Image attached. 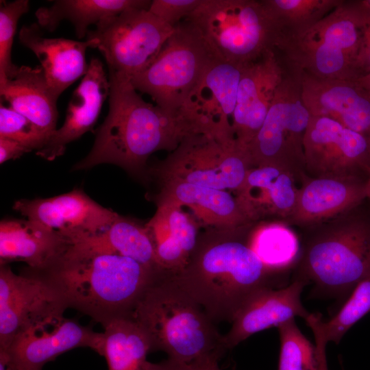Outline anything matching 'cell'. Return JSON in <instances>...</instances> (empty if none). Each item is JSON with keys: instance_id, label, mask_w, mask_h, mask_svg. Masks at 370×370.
Returning a JSON list of instances; mask_svg holds the SVG:
<instances>
[{"instance_id": "f1b7e54d", "label": "cell", "mask_w": 370, "mask_h": 370, "mask_svg": "<svg viewBox=\"0 0 370 370\" xmlns=\"http://www.w3.org/2000/svg\"><path fill=\"white\" fill-rule=\"evenodd\" d=\"M102 356L108 370H165L164 361L147 360L150 340L132 315L113 319L103 326Z\"/></svg>"}, {"instance_id": "30bf717a", "label": "cell", "mask_w": 370, "mask_h": 370, "mask_svg": "<svg viewBox=\"0 0 370 370\" xmlns=\"http://www.w3.org/2000/svg\"><path fill=\"white\" fill-rule=\"evenodd\" d=\"M253 168L248 149L235 140L222 142L191 134L153 169L160 181L175 180L235 192Z\"/></svg>"}, {"instance_id": "74e56055", "label": "cell", "mask_w": 370, "mask_h": 370, "mask_svg": "<svg viewBox=\"0 0 370 370\" xmlns=\"http://www.w3.org/2000/svg\"><path fill=\"white\" fill-rule=\"evenodd\" d=\"M361 35L357 69L360 77L370 73V12L359 1H353Z\"/></svg>"}, {"instance_id": "83f0119b", "label": "cell", "mask_w": 370, "mask_h": 370, "mask_svg": "<svg viewBox=\"0 0 370 370\" xmlns=\"http://www.w3.org/2000/svg\"><path fill=\"white\" fill-rule=\"evenodd\" d=\"M149 0H56L35 12L37 23L44 30L54 31L64 20L74 26L79 39L87 36L88 27L127 10L149 9Z\"/></svg>"}, {"instance_id": "7c38bea8", "label": "cell", "mask_w": 370, "mask_h": 370, "mask_svg": "<svg viewBox=\"0 0 370 370\" xmlns=\"http://www.w3.org/2000/svg\"><path fill=\"white\" fill-rule=\"evenodd\" d=\"M64 311L40 316L28 323L0 350L7 370H42L45 364L77 347H88L102 356L103 333L96 332Z\"/></svg>"}, {"instance_id": "bcb514c9", "label": "cell", "mask_w": 370, "mask_h": 370, "mask_svg": "<svg viewBox=\"0 0 370 370\" xmlns=\"http://www.w3.org/2000/svg\"><path fill=\"white\" fill-rule=\"evenodd\" d=\"M0 370H7L6 365L1 359H0Z\"/></svg>"}, {"instance_id": "d6a6232c", "label": "cell", "mask_w": 370, "mask_h": 370, "mask_svg": "<svg viewBox=\"0 0 370 370\" xmlns=\"http://www.w3.org/2000/svg\"><path fill=\"white\" fill-rule=\"evenodd\" d=\"M278 328L280 341L278 370H319L316 347L302 334L295 319Z\"/></svg>"}, {"instance_id": "7a4b0ae2", "label": "cell", "mask_w": 370, "mask_h": 370, "mask_svg": "<svg viewBox=\"0 0 370 370\" xmlns=\"http://www.w3.org/2000/svg\"><path fill=\"white\" fill-rule=\"evenodd\" d=\"M108 78V114L90 151L73 170L108 163L138 173L153 153L173 151L190 132L181 116L146 102L130 78L111 71Z\"/></svg>"}, {"instance_id": "3957f363", "label": "cell", "mask_w": 370, "mask_h": 370, "mask_svg": "<svg viewBox=\"0 0 370 370\" xmlns=\"http://www.w3.org/2000/svg\"><path fill=\"white\" fill-rule=\"evenodd\" d=\"M280 274L262 263L242 232L199 239L186 267L173 278L214 322L232 323L258 291L278 287Z\"/></svg>"}, {"instance_id": "9a60e30c", "label": "cell", "mask_w": 370, "mask_h": 370, "mask_svg": "<svg viewBox=\"0 0 370 370\" xmlns=\"http://www.w3.org/2000/svg\"><path fill=\"white\" fill-rule=\"evenodd\" d=\"M13 208L27 219L56 233L68 244L102 233L119 215L80 189L46 199H20Z\"/></svg>"}, {"instance_id": "484cf974", "label": "cell", "mask_w": 370, "mask_h": 370, "mask_svg": "<svg viewBox=\"0 0 370 370\" xmlns=\"http://www.w3.org/2000/svg\"><path fill=\"white\" fill-rule=\"evenodd\" d=\"M67 243L56 233L30 220L0 223V264L22 261L40 269L62 252Z\"/></svg>"}, {"instance_id": "6da1fadb", "label": "cell", "mask_w": 370, "mask_h": 370, "mask_svg": "<svg viewBox=\"0 0 370 370\" xmlns=\"http://www.w3.org/2000/svg\"><path fill=\"white\" fill-rule=\"evenodd\" d=\"M32 272L44 280L67 308L103 326L132 315L146 290L166 273L135 260L84 243L67 244L50 263Z\"/></svg>"}, {"instance_id": "836d02e7", "label": "cell", "mask_w": 370, "mask_h": 370, "mask_svg": "<svg viewBox=\"0 0 370 370\" xmlns=\"http://www.w3.org/2000/svg\"><path fill=\"white\" fill-rule=\"evenodd\" d=\"M369 312L370 275L358 283L332 318L322 321L325 339L338 344L346 332Z\"/></svg>"}, {"instance_id": "f35d334b", "label": "cell", "mask_w": 370, "mask_h": 370, "mask_svg": "<svg viewBox=\"0 0 370 370\" xmlns=\"http://www.w3.org/2000/svg\"><path fill=\"white\" fill-rule=\"evenodd\" d=\"M32 150L22 143L9 138L0 137V164L16 159Z\"/></svg>"}, {"instance_id": "7402d4cb", "label": "cell", "mask_w": 370, "mask_h": 370, "mask_svg": "<svg viewBox=\"0 0 370 370\" xmlns=\"http://www.w3.org/2000/svg\"><path fill=\"white\" fill-rule=\"evenodd\" d=\"M18 40L36 56L51 91L57 99L87 72L86 51L88 47L92 48L90 40L47 38L37 23L22 26Z\"/></svg>"}, {"instance_id": "ba28073f", "label": "cell", "mask_w": 370, "mask_h": 370, "mask_svg": "<svg viewBox=\"0 0 370 370\" xmlns=\"http://www.w3.org/2000/svg\"><path fill=\"white\" fill-rule=\"evenodd\" d=\"M216 59L199 30L183 19L157 57L130 81L156 106L180 116L188 96Z\"/></svg>"}, {"instance_id": "ac0fdd59", "label": "cell", "mask_w": 370, "mask_h": 370, "mask_svg": "<svg viewBox=\"0 0 370 370\" xmlns=\"http://www.w3.org/2000/svg\"><path fill=\"white\" fill-rule=\"evenodd\" d=\"M301 72V97L312 116L330 118L370 136V92L357 79H320Z\"/></svg>"}, {"instance_id": "8992f818", "label": "cell", "mask_w": 370, "mask_h": 370, "mask_svg": "<svg viewBox=\"0 0 370 370\" xmlns=\"http://www.w3.org/2000/svg\"><path fill=\"white\" fill-rule=\"evenodd\" d=\"M361 35L353 1L343 2L310 28L280 36L284 62L320 79L356 80Z\"/></svg>"}, {"instance_id": "f6af8a7d", "label": "cell", "mask_w": 370, "mask_h": 370, "mask_svg": "<svg viewBox=\"0 0 370 370\" xmlns=\"http://www.w3.org/2000/svg\"><path fill=\"white\" fill-rule=\"evenodd\" d=\"M360 3L367 10L370 12V0L359 1Z\"/></svg>"}, {"instance_id": "7bdbcfd3", "label": "cell", "mask_w": 370, "mask_h": 370, "mask_svg": "<svg viewBox=\"0 0 370 370\" xmlns=\"http://www.w3.org/2000/svg\"><path fill=\"white\" fill-rule=\"evenodd\" d=\"M208 370H221L218 366V361H212L209 363Z\"/></svg>"}, {"instance_id": "277c9868", "label": "cell", "mask_w": 370, "mask_h": 370, "mask_svg": "<svg viewBox=\"0 0 370 370\" xmlns=\"http://www.w3.org/2000/svg\"><path fill=\"white\" fill-rule=\"evenodd\" d=\"M361 204L306 227L293 280L312 284V295L347 298L370 275V214Z\"/></svg>"}, {"instance_id": "e0dca14e", "label": "cell", "mask_w": 370, "mask_h": 370, "mask_svg": "<svg viewBox=\"0 0 370 370\" xmlns=\"http://www.w3.org/2000/svg\"><path fill=\"white\" fill-rule=\"evenodd\" d=\"M285 72L275 49L244 64L233 116L234 140L248 145L260 130Z\"/></svg>"}, {"instance_id": "5b68a950", "label": "cell", "mask_w": 370, "mask_h": 370, "mask_svg": "<svg viewBox=\"0 0 370 370\" xmlns=\"http://www.w3.org/2000/svg\"><path fill=\"white\" fill-rule=\"evenodd\" d=\"M147 334L151 351H163L181 362L219 360L227 349L214 321L166 275L143 293L132 313Z\"/></svg>"}, {"instance_id": "4316f807", "label": "cell", "mask_w": 370, "mask_h": 370, "mask_svg": "<svg viewBox=\"0 0 370 370\" xmlns=\"http://www.w3.org/2000/svg\"><path fill=\"white\" fill-rule=\"evenodd\" d=\"M1 97L45 136L57 130V99L52 94L41 66H21L13 77L0 86Z\"/></svg>"}, {"instance_id": "ee69618b", "label": "cell", "mask_w": 370, "mask_h": 370, "mask_svg": "<svg viewBox=\"0 0 370 370\" xmlns=\"http://www.w3.org/2000/svg\"><path fill=\"white\" fill-rule=\"evenodd\" d=\"M366 193H367V199L370 202V173L369 175L367 185H366Z\"/></svg>"}, {"instance_id": "52a82bcc", "label": "cell", "mask_w": 370, "mask_h": 370, "mask_svg": "<svg viewBox=\"0 0 370 370\" xmlns=\"http://www.w3.org/2000/svg\"><path fill=\"white\" fill-rule=\"evenodd\" d=\"M201 33L213 54L246 64L275 48L280 29L263 0H203L184 18Z\"/></svg>"}, {"instance_id": "4dcf8cb0", "label": "cell", "mask_w": 370, "mask_h": 370, "mask_svg": "<svg viewBox=\"0 0 370 370\" xmlns=\"http://www.w3.org/2000/svg\"><path fill=\"white\" fill-rule=\"evenodd\" d=\"M247 243L266 267L280 275L295 266L301 252L297 235L280 221L258 226Z\"/></svg>"}, {"instance_id": "2e32d148", "label": "cell", "mask_w": 370, "mask_h": 370, "mask_svg": "<svg viewBox=\"0 0 370 370\" xmlns=\"http://www.w3.org/2000/svg\"><path fill=\"white\" fill-rule=\"evenodd\" d=\"M66 309L56 291L27 267L14 273L8 264L0 267V350L34 319Z\"/></svg>"}, {"instance_id": "1f68e13d", "label": "cell", "mask_w": 370, "mask_h": 370, "mask_svg": "<svg viewBox=\"0 0 370 370\" xmlns=\"http://www.w3.org/2000/svg\"><path fill=\"white\" fill-rule=\"evenodd\" d=\"M343 1L263 0L280 29V36L295 34L310 28Z\"/></svg>"}, {"instance_id": "60d3db41", "label": "cell", "mask_w": 370, "mask_h": 370, "mask_svg": "<svg viewBox=\"0 0 370 370\" xmlns=\"http://www.w3.org/2000/svg\"><path fill=\"white\" fill-rule=\"evenodd\" d=\"M212 361L217 360H200L187 363L169 358L164 361L165 370H208V365Z\"/></svg>"}, {"instance_id": "cb8c5ba5", "label": "cell", "mask_w": 370, "mask_h": 370, "mask_svg": "<svg viewBox=\"0 0 370 370\" xmlns=\"http://www.w3.org/2000/svg\"><path fill=\"white\" fill-rule=\"evenodd\" d=\"M160 182L162 188L157 201L186 207L201 225L224 231L242 232L251 223L236 196L229 191L175 180Z\"/></svg>"}, {"instance_id": "f546056e", "label": "cell", "mask_w": 370, "mask_h": 370, "mask_svg": "<svg viewBox=\"0 0 370 370\" xmlns=\"http://www.w3.org/2000/svg\"><path fill=\"white\" fill-rule=\"evenodd\" d=\"M78 243L129 257L145 266L166 273L157 261L145 224L143 225L120 214L104 232Z\"/></svg>"}, {"instance_id": "ffe728a7", "label": "cell", "mask_w": 370, "mask_h": 370, "mask_svg": "<svg viewBox=\"0 0 370 370\" xmlns=\"http://www.w3.org/2000/svg\"><path fill=\"white\" fill-rule=\"evenodd\" d=\"M110 93L109 78L102 62L92 58L86 73L73 92L65 121L36 153L51 161L63 155L66 145L92 130Z\"/></svg>"}, {"instance_id": "603a6c76", "label": "cell", "mask_w": 370, "mask_h": 370, "mask_svg": "<svg viewBox=\"0 0 370 370\" xmlns=\"http://www.w3.org/2000/svg\"><path fill=\"white\" fill-rule=\"evenodd\" d=\"M296 177L273 166L251 168L236 197L251 222L269 217L285 221L295 208L299 188Z\"/></svg>"}, {"instance_id": "4fadbf2b", "label": "cell", "mask_w": 370, "mask_h": 370, "mask_svg": "<svg viewBox=\"0 0 370 370\" xmlns=\"http://www.w3.org/2000/svg\"><path fill=\"white\" fill-rule=\"evenodd\" d=\"M310 177H356L370 173V136L327 117L312 116L304 140Z\"/></svg>"}, {"instance_id": "44dd1931", "label": "cell", "mask_w": 370, "mask_h": 370, "mask_svg": "<svg viewBox=\"0 0 370 370\" xmlns=\"http://www.w3.org/2000/svg\"><path fill=\"white\" fill-rule=\"evenodd\" d=\"M306 285L304 281L293 280L285 287H267L256 293L238 311L230 331L224 335L227 349L233 348L255 333L278 327L296 317L306 319L310 313L303 306L301 295Z\"/></svg>"}, {"instance_id": "8d00e7d4", "label": "cell", "mask_w": 370, "mask_h": 370, "mask_svg": "<svg viewBox=\"0 0 370 370\" xmlns=\"http://www.w3.org/2000/svg\"><path fill=\"white\" fill-rule=\"evenodd\" d=\"M202 2L203 0H152L148 10L165 23L175 27Z\"/></svg>"}, {"instance_id": "5bb4252c", "label": "cell", "mask_w": 370, "mask_h": 370, "mask_svg": "<svg viewBox=\"0 0 370 370\" xmlns=\"http://www.w3.org/2000/svg\"><path fill=\"white\" fill-rule=\"evenodd\" d=\"M244 64L216 59L210 65L180 111L190 134L234 140L233 116Z\"/></svg>"}, {"instance_id": "d590c367", "label": "cell", "mask_w": 370, "mask_h": 370, "mask_svg": "<svg viewBox=\"0 0 370 370\" xmlns=\"http://www.w3.org/2000/svg\"><path fill=\"white\" fill-rule=\"evenodd\" d=\"M0 137L18 140L32 151H38L47 141L45 136L27 118L10 106H0Z\"/></svg>"}, {"instance_id": "d6986e66", "label": "cell", "mask_w": 370, "mask_h": 370, "mask_svg": "<svg viewBox=\"0 0 370 370\" xmlns=\"http://www.w3.org/2000/svg\"><path fill=\"white\" fill-rule=\"evenodd\" d=\"M367 181L356 177L306 176L293 212L284 223L307 227L355 208L367 199Z\"/></svg>"}, {"instance_id": "e575fe53", "label": "cell", "mask_w": 370, "mask_h": 370, "mask_svg": "<svg viewBox=\"0 0 370 370\" xmlns=\"http://www.w3.org/2000/svg\"><path fill=\"white\" fill-rule=\"evenodd\" d=\"M0 7V86L16 73L19 66L12 63L11 52L19 18L29 11L28 0L1 1Z\"/></svg>"}, {"instance_id": "b9f144b4", "label": "cell", "mask_w": 370, "mask_h": 370, "mask_svg": "<svg viewBox=\"0 0 370 370\" xmlns=\"http://www.w3.org/2000/svg\"><path fill=\"white\" fill-rule=\"evenodd\" d=\"M357 81L362 87L370 92V73L361 76Z\"/></svg>"}, {"instance_id": "9c48e42d", "label": "cell", "mask_w": 370, "mask_h": 370, "mask_svg": "<svg viewBox=\"0 0 370 370\" xmlns=\"http://www.w3.org/2000/svg\"><path fill=\"white\" fill-rule=\"evenodd\" d=\"M284 64L283 79L247 149L253 167L275 166L302 181L308 176L304 140L311 115L301 97V71Z\"/></svg>"}, {"instance_id": "8fae6325", "label": "cell", "mask_w": 370, "mask_h": 370, "mask_svg": "<svg viewBox=\"0 0 370 370\" xmlns=\"http://www.w3.org/2000/svg\"><path fill=\"white\" fill-rule=\"evenodd\" d=\"M174 30L148 9H135L99 23L86 40L100 51L108 71L131 79L157 57Z\"/></svg>"}, {"instance_id": "ab89813d", "label": "cell", "mask_w": 370, "mask_h": 370, "mask_svg": "<svg viewBox=\"0 0 370 370\" xmlns=\"http://www.w3.org/2000/svg\"><path fill=\"white\" fill-rule=\"evenodd\" d=\"M309 327L314 336L315 347L319 356V370H328L325 356V347L328 342L325 339L321 325L319 321H314L310 323Z\"/></svg>"}, {"instance_id": "d4e9b609", "label": "cell", "mask_w": 370, "mask_h": 370, "mask_svg": "<svg viewBox=\"0 0 370 370\" xmlns=\"http://www.w3.org/2000/svg\"><path fill=\"white\" fill-rule=\"evenodd\" d=\"M154 216L145 224L161 269L177 275L188 264L198 242V224L184 209L157 201Z\"/></svg>"}]
</instances>
